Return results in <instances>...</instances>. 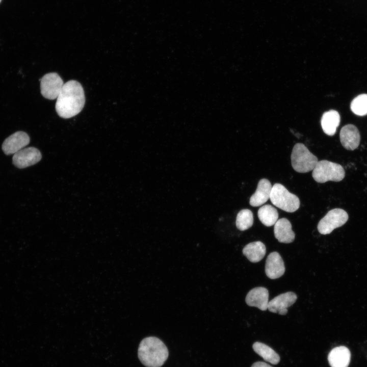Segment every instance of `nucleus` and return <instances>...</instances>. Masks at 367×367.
Returning <instances> with one entry per match:
<instances>
[{
    "mask_svg": "<svg viewBox=\"0 0 367 367\" xmlns=\"http://www.w3.org/2000/svg\"><path fill=\"white\" fill-rule=\"evenodd\" d=\"M85 103V93L81 84L70 80L64 84L57 98L55 108L59 116L67 119L80 113Z\"/></svg>",
    "mask_w": 367,
    "mask_h": 367,
    "instance_id": "obj_1",
    "label": "nucleus"
},
{
    "mask_svg": "<svg viewBox=\"0 0 367 367\" xmlns=\"http://www.w3.org/2000/svg\"><path fill=\"white\" fill-rule=\"evenodd\" d=\"M168 354L165 344L156 337H146L139 346V359L146 367H161L167 360Z\"/></svg>",
    "mask_w": 367,
    "mask_h": 367,
    "instance_id": "obj_2",
    "label": "nucleus"
},
{
    "mask_svg": "<svg viewBox=\"0 0 367 367\" xmlns=\"http://www.w3.org/2000/svg\"><path fill=\"white\" fill-rule=\"evenodd\" d=\"M345 175V170L340 165L327 160L318 161L312 173L314 180L319 183L340 181Z\"/></svg>",
    "mask_w": 367,
    "mask_h": 367,
    "instance_id": "obj_3",
    "label": "nucleus"
},
{
    "mask_svg": "<svg viewBox=\"0 0 367 367\" xmlns=\"http://www.w3.org/2000/svg\"><path fill=\"white\" fill-rule=\"evenodd\" d=\"M270 199L276 207L289 213L296 211L300 204L296 195L290 193L282 185L277 183L272 187Z\"/></svg>",
    "mask_w": 367,
    "mask_h": 367,
    "instance_id": "obj_4",
    "label": "nucleus"
},
{
    "mask_svg": "<svg viewBox=\"0 0 367 367\" xmlns=\"http://www.w3.org/2000/svg\"><path fill=\"white\" fill-rule=\"evenodd\" d=\"M293 169L299 173L308 172L314 168L318 159L302 143H297L291 156Z\"/></svg>",
    "mask_w": 367,
    "mask_h": 367,
    "instance_id": "obj_5",
    "label": "nucleus"
},
{
    "mask_svg": "<svg viewBox=\"0 0 367 367\" xmlns=\"http://www.w3.org/2000/svg\"><path fill=\"white\" fill-rule=\"evenodd\" d=\"M348 219V215L344 209H331L319 221L318 230L321 234H329L334 229L343 226Z\"/></svg>",
    "mask_w": 367,
    "mask_h": 367,
    "instance_id": "obj_6",
    "label": "nucleus"
},
{
    "mask_svg": "<svg viewBox=\"0 0 367 367\" xmlns=\"http://www.w3.org/2000/svg\"><path fill=\"white\" fill-rule=\"evenodd\" d=\"M40 80V91L46 99H57L64 83L60 76L56 72L45 74Z\"/></svg>",
    "mask_w": 367,
    "mask_h": 367,
    "instance_id": "obj_7",
    "label": "nucleus"
},
{
    "mask_svg": "<svg viewBox=\"0 0 367 367\" xmlns=\"http://www.w3.org/2000/svg\"><path fill=\"white\" fill-rule=\"evenodd\" d=\"M41 153L37 148L30 147L14 153L12 163L16 167L23 169L36 164L41 160Z\"/></svg>",
    "mask_w": 367,
    "mask_h": 367,
    "instance_id": "obj_8",
    "label": "nucleus"
},
{
    "mask_svg": "<svg viewBox=\"0 0 367 367\" xmlns=\"http://www.w3.org/2000/svg\"><path fill=\"white\" fill-rule=\"evenodd\" d=\"M30 141V137L24 132H16L7 138L2 144V150L6 155L14 154L24 148Z\"/></svg>",
    "mask_w": 367,
    "mask_h": 367,
    "instance_id": "obj_9",
    "label": "nucleus"
},
{
    "mask_svg": "<svg viewBox=\"0 0 367 367\" xmlns=\"http://www.w3.org/2000/svg\"><path fill=\"white\" fill-rule=\"evenodd\" d=\"M297 299V295L293 292L281 294L269 301L268 309L272 312L285 315L287 312V308L292 306Z\"/></svg>",
    "mask_w": 367,
    "mask_h": 367,
    "instance_id": "obj_10",
    "label": "nucleus"
},
{
    "mask_svg": "<svg viewBox=\"0 0 367 367\" xmlns=\"http://www.w3.org/2000/svg\"><path fill=\"white\" fill-rule=\"evenodd\" d=\"M283 260L277 252H271L267 257L265 273L270 279H275L282 276L285 272Z\"/></svg>",
    "mask_w": 367,
    "mask_h": 367,
    "instance_id": "obj_11",
    "label": "nucleus"
},
{
    "mask_svg": "<svg viewBox=\"0 0 367 367\" xmlns=\"http://www.w3.org/2000/svg\"><path fill=\"white\" fill-rule=\"evenodd\" d=\"M245 301L250 306L257 307L261 310H266L269 303L268 290L264 287L253 288L247 294Z\"/></svg>",
    "mask_w": 367,
    "mask_h": 367,
    "instance_id": "obj_12",
    "label": "nucleus"
},
{
    "mask_svg": "<svg viewBox=\"0 0 367 367\" xmlns=\"http://www.w3.org/2000/svg\"><path fill=\"white\" fill-rule=\"evenodd\" d=\"M340 140L346 149L353 150L359 146L360 136L357 128L354 125L347 124L340 132Z\"/></svg>",
    "mask_w": 367,
    "mask_h": 367,
    "instance_id": "obj_13",
    "label": "nucleus"
},
{
    "mask_svg": "<svg viewBox=\"0 0 367 367\" xmlns=\"http://www.w3.org/2000/svg\"><path fill=\"white\" fill-rule=\"evenodd\" d=\"M274 235L277 240L283 243H291L295 238L294 232L292 229V224L286 218L278 220L274 224Z\"/></svg>",
    "mask_w": 367,
    "mask_h": 367,
    "instance_id": "obj_14",
    "label": "nucleus"
},
{
    "mask_svg": "<svg viewBox=\"0 0 367 367\" xmlns=\"http://www.w3.org/2000/svg\"><path fill=\"white\" fill-rule=\"evenodd\" d=\"M272 189L271 184L267 179H261L258 183L255 193L250 198V204L256 207L264 204L270 198Z\"/></svg>",
    "mask_w": 367,
    "mask_h": 367,
    "instance_id": "obj_15",
    "label": "nucleus"
},
{
    "mask_svg": "<svg viewBox=\"0 0 367 367\" xmlns=\"http://www.w3.org/2000/svg\"><path fill=\"white\" fill-rule=\"evenodd\" d=\"M350 352L344 346L337 347L329 353L328 360L331 367H347L350 361Z\"/></svg>",
    "mask_w": 367,
    "mask_h": 367,
    "instance_id": "obj_16",
    "label": "nucleus"
},
{
    "mask_svg": "<svg viewBox=\"0 0 367 367\" xmlns=\"http://www.w3.org/2000/svg\"><path fill=\"white\" fill-rule=\"evenodd\" d=\"M340 119L339 114L335 110H331L325 112L321 120L324 132L329 136L334 135L339 124Z\"/></svg>",
    "mask_w": 367,
    "mask_h": 367,
    "instance_id": "obj_17",
    "label": "nucleus"
},
{
    "mask_svg": "<svg viewBox=\"0 0 367 367\" xmlns=\"http://www.w3.org/2000/svg\"><path fill=\"white\" fill-rule=\"evenodd\" d=\"M266 252V246L260 241L250 243L243 249V254L252 263H257L261 260Z\"/></svg>",
    "mask_w": 367,
    "mask_h": 367,
    "instance_id": "obj_18",
    "label": "nucleus"
},
{
    "mask_svg": "<svg viewBox=\"0 0 367 367\" xmlns=\"http://www.w3.org/2000/svg\"><path fill=\"white\" fill-rule=\"evenodd\" d=\"M254 351L265 360L272 364H276L280 361L279 355L271 348L260 342H255L253 345Z\"/></svg>",
    "mask_w": 367,
    "mask_h": 367,
    "instance_id": "obj_19",
    "label": "nucleus"
},
{
    "mask_svg": "<svg viewBox=\"0 0 367 367\" xmlns=\"http://www.w3.org/2000/svg\"><path fill=\"white\" fill-rule=\"evenodd\" d=\"M257 215L260 221L268 227L274 225L278 218L277 209L270 204H266L259 208Z\"/></svg>",
    "mask_w": 367,
    "mask_h": 367,
    "instance_id": "obj_20",
    "label": "nucleus"
},
{
    "mask_svg": "<svg viewBox=\"0 0 367 367\" xmlns=\"http://www.w3.org/2000/svg\"><path fill=\"white\" fill-rule=\"evenodd\" d=\"M237 227L241 231L250 228L253 224V215L252 212L248 209L240 211L237 216Z\"/></svg>",
    "mask_w": 367,
    "mask_h": 367,
    "instance_id": "obj_21",
    "label": "nucleus"
},
{
    "mask_svg": "<svg viewBox=\"0 0 367 367\" xmlns=\"http://www.w3.org/2000/svg\"><path fill=\"white\" fill-rule=\"evenodd\" d=\"M350 108L352 112L357 115L362 116L367 115V94H362L354 98Z\"/></svg>",
    "mask_w": 367,
    "mask_h": 367,
    "instance_id": "obj_22",
    "label": "nucleus"
},
{
    "mask_svg": "<svg viewBox=\"0 0 367 367\" xmlns=\"http://www.w3.org/2000/svg\"><path fill=\"white\" fill-rule=\"evenodd\" d=\"M251 367H272L264 362L258 361L254 363Z\"/></svg>",
    "mask_w": 367,
    "mask_h": 367,
    "instance_id": "obj_23",
    "label": "nucleus"
},
{
    "mask_svg": "<svg viewBox=\"0 0 367 367\" xmlns=\"http://www.w3.org/2000/svg\"><path fill=\"white\" fill-rule=\"evenodd\" d=\"M2 0H0V3L1 2Z\"/></svg>",
    "mask_w": 367,
    "mask_h": 367,
    "instance_id": "obj_24",
    "label": "nucleus"
}]
</instances>
